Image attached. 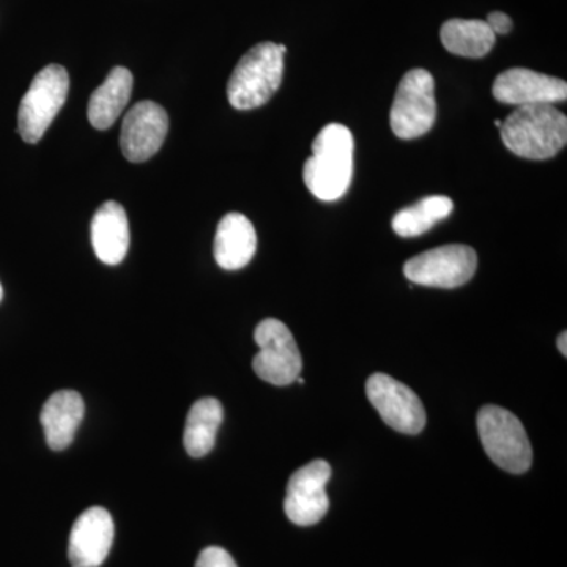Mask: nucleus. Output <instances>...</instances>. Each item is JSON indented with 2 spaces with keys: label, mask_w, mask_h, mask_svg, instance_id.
<instances>
[{
  "label": "nucleus",
  "mask_w": 567,
  "mask_h": 567,
  "mask_svg": "<svg viewBox=\"0 0 567 567\" xmlns=\"http://www.w3.org/2000/svg\"><path fill=\"white\" fill-rule=\"evenodd\" d=\"M353 134L341 123H330L317 134L303 178L309 192L323 203L341 199L353 177Z\"/></svg>",
  "instance_id": "obj_1"
},
{
  "label": "nucleus",
  "mask_w": 567,
  "mask_h": 567,
  "mask_svg": "<svg viewBox=\"0 0 567 567\" xmlns=\"http://www.w3.org/2000/svg\"><path fill=\"white\" fill-rule=\"evenodd\" d=\"M503 144L527 159L554 158L567 142V117L554 104H532L517 110L502 123Z\"/></svg>",
  "instance_id": "obj_2"
},
{
  "label": "nucleus",
  "mask_w": 567,
  "mask_h": 567,
  "mask_svg": "<svg viewBox=\"0 0 567 567\" xmlns=\"http://www.w3.org/2000/svg\"><path fill=\"white\" fill-rule=\"evenodd\" d=\"M286 51L284 44L265 41L246 52L227 82V99L235 110L251 111L270 102L281 87Z\"/></svg>",
  "instance_id": "obj_3"
},
{
  "label": "nucleus",
  "mask_w": 567,
  "mask_h": 567,
  "mask_svg": "<svg viewBox=\"0 0 567 567\" xmlns=\"http://www.w3.org/2000/svg\"><path fill=\"white\" fill-rule=\"evenodd\" d=\"M477 432L492 462L505 472L522 475L533 462L532 443L524 424L513 413L486 405L477 413Z\"/></svg>",
  "instance_id": "obj_4"
},
{
  "label": "nucleus",
  "mask_w": 567,
  "mask_h": 567,
  "mask_svg": "<svg viewBox=\"0 0 567 567\" xmlns=\"http://www.w3.org/2000/svg\"><path fill=\"white\" fill-rule=\"evenodd\" d=\"M70 91V78L62 65L44 66L33 78L18 111V132L28 144H37L58 117Z\"/></svg>",
  "instance_id": "obj_5"
},
{
  "label": "nucleus",
  "mask_w": 567,
  "mask_h": 567,
  "mask_svg": "<svg viewBox=\"0 0 567 567\" xmlns=\"http://www.w3.org/2000/svg\"><path fill=\"white\" fill-rule=\"evenodd\" d=\"M435 118L434 76L427 70H410L395 92L390 114L391 130L401 140H415L431 132Z\"/></svg>",
  "instance_id": "obj_6"
},
{
  "label": "nucleus",
  "mask_w": 567,
  "mask_h": 567,
  "mask_svg": "<svg viewBox=\"0 0 567 567\" xmlns=\"http://www.w3.org/2000/svg\"><path fill=\"white\" fill-rule=\"evenodd\" d=\"M254 339L260 349L252 361L259 379L275 386H287L300 377L303 360L293 334L281 320H262L254 331Z\"/></svg>",
  "instance_id": "obj_7"
},
{
  "label": "nucleus",
  "mask_w": 567,
  "mask_h": 567,
  "mask_svg": "<svg viewBox=\"0 0 567 567\" xmlns=\"http://www.w3.org/2000/svg\"><path fill=\"white\" fill-rule=\"evenodd\" d=\"M476 251L465 245H446L413 257L404 265L409 281L425 287L456 289L476 274Z\"/></svg>",
  "instance_id": "obj_8"
},
{
  "label": "nucleus",
  "mask_w": 567,
  "mask_h": 567,
  "mask_svg": "<svg viewBox=\"0 0 567 567\" xmlns=\"http://www.w3.org/2000/svg\"><path fill=\"white\" fill-rule=\"evenodd\" d=\"M369 402L394 431L416 435L425 427V410L415 391L386 374L369 377L365 383Z\"/></svg>",
  "instance_id": "obj_9"
},
{
  "label": "nucleus",
  "mask_w": 567,
  "mask_h": 567,
  "mask_svg": "<svg viewBox=\"0 0 567 567\" xmlns=\"http://www.w3.org/2000/svg\"><path fill=\"white\" fill-rule=\"evenodd\" d=\"M330 477L331 466L327 461L311 462L290 476L284 511L292 524L298 527H311L327 516L330 499L324 486Z\"/></svg>",
  "instance_id": "obj_10"
},
{
  "label": "nucleus",
  "mask_w": 567,
  "mask_h": 567,
  "mask_svg": "<svg viewBox=\"0 0 567 567\" xmlns=\"http://www.w3.org/2000/svg\"><path fill=\"white\" fill-rule=\"evenodd\" d=\"M169 132V117L158 103L134 104L123 118L121 148L132 163H144L159 152Z\"/></svg>",
  "instance_id": "obj_11"
},
{
  "label": "nucleus",
  "mask_w": 567,
  "mask_h": 567,
  "mask_svg": "<svg viewBox=\"0 0 567 567\" xmlns=\"http://www.w3.org/2000/svg\"><path fill=\"white\" fill-rule=\"evenodd\" d=\"M114 520L110 511L93 506L81 514L71 528L69 559L71 567H100L114 543Z\"/></svg>",
  "instance_id": "obj_12"
},
{
  "label": "nucleus",
  "mask_w": 567,
  "mask_h": 567,
  "mask_svg": "<svg viewBox=\"0 0 567 567\" xmlns=\"http://www.w3.org/2000/svg\"><path fill=\"white\" fill-rule=\"evenodd\" d=\"M496 102L513 106L566 102L567 84L559 78L528 69L503 71L494 82Z\"/></svg>",
  "instance_id": "obj_13"
},
{
  "label": "nucleus",
  "mask_w": 567,
  "mask_h": 567,
  "mask_svg": "<svg viewBox=\"0 0 567 567\" xmlns=\"http://www.w3.org/2000/svg\"><path fill=\"white\" fill-rule=\"evenodd\" d=\"M257 251V234L252 223L241 213H227L216 229L213 256L224 270H241Z\"/></svg>",
  "instance_id": "obj_14"
},
{
  "label": "nucleus",
  "mask_w": 567,
  "mask_h": 567,
  "mask_svg": "<svg viewBox=\"0 0 567 567\" xmlns=\"http://www.w3.org/2000/svg\"><path fill=\"white\" fill-rule=\"evenodd\" d=\"M84 399L73 390L58 391L44 402L40 413L48 446L52 451L66 450L84 420Z\"/></svg>",
  "instance_id": "obj_15"
},
{
  "label": "nucleus",
  "mask_w": 567,
  "mask_h": 567,
  "mask_svg": "<svg viewBox=\"0 0 567 567\" xmlns=\"http://www.w3.org/2000/svg\"><path fill=\"white\" fill-rule=\"evenodd\" d=\"M92 246L106 265H118L130 249V223L125 208L107 200L96 210L91 224Z\"/></svg>",
  "instance_id": "obj_16"
},
{
  "label": "nucleus",
  "mask_w": 567,
  "mask_h": 567,
  "mask_svg": "<svg viewBox=\"0 0 567 567\" xmlns=\"http://www.w3.org/2000/svg\"><path fill=\"white\" fill-rule=\"evenodd\" d=\"M132 71L123 69V66L112 69L106 81L92 93L91 100H89L87 115L93 128L102 130V132L110 130L125 111L126 104L132 99Z\"/></svg>",
  "instance_id": "obj_17"
},
{
  "label": "nucleus",
  "mask_w": 567,
  "mask_h": 567,
  "mask_svg": "<svg viewBox=\"0 0 567 567\" xmlns=\"http://www.w3.org/2000/svg\"><path fill=\"white\" fill-rule=\"evenodd\" d=\"M224 409L218 399L204 398L194 402L186 417L183 445L192 457H204L215 447L221 427Z\"/></svg>",
  "instance_id": "obj_18"
},
{
  "label": "nucleus",
  "mask_w": 567,
  "mask_h": 567,
  "mask_svg": "<svg viewBox=\"0 0 567 567\" xmlns=\"http://www.w3.org/2000/svg\"><path fill=\"white\" fill-rule=\"evenodd\" d=\"M443 47L461 58L481 59L494 48L496 35L486 21L450 20L440 31Z\"/></svg>",
  "instance_id": "obj_19"
},
{
  "label": "nucleus",
  "mask_w": 567,
  "mask_h": 567,
  "mask_svg": "<svg viewBox=\"0 0 567 567\" xmlns=\"http://www.w3.org/2000/svg\"><path fill=\"white\" fill-rule=\"evenodd\" d=\"M453 208L454 204L450 197H424L420 203L404 208L394 216L393 230L399 237H420V235L429 233L436 223L446 219Z\"/></svg>",
  "instance_id": "obj_20"
},
{
  "label": "nucleus",
  "mask_w": 567,
  "mask_h": 567,
  "mask_svg": "<svg viewBox=\"0 0 567 567\" xmlns=\"http://www.w3.org/2000/svg\"><path fill=\"white\" fill-rule=\"evenodd\" d=\"M194 567H238L229 551L221 547H207L200 551Z\"/></svg>",
  "instance_id": "obj_21"
},
{
  "label": "nucleus",
  "mask_w": 567,
  "mask_h": 567,
  "mask_svg": "<svg viewBox=\"0 0 567 567\" xmlns=\"http://www.w3.org/2000/svg\"><path fill=\"white\" fill-rule=\"evenodd\" d=\"M486 22L495 35H507V33L513 31V20L503 11H492Z\"/></svg>",
  "instance_id": "obj_22"
},
{
  "label": "nucleus",
  "mask_w": 567,
  "mask_h": 567,
  "mask_svg": "<svg viewBox=\"0 0 567 567\" xmlns=\"http://www.w3.org/2000/svg\"><path fill=\"white\" fill-rule=\"evenodd\" d=\"M558 350L563 353V357H567V333L563 331L561 334L558 336L557 341Z\"/></svg>",
  "instance_id": "obj_23"
},
{
  "label": "nucleus",
  "mask_w": 567,
  "mask_h": 567,
  "mask_svg": "<svg viewBox=\"0 0 567 567\" xmlns=\"http://www.w3.org/2000/svg\"><path fill=\"white\" fill-rule=\"evenodd\" d=\"M3 298V287L2 284H0V301H2Z\"/></svg>",
  "instance_id": "obj_24"
},
{
  "label": "nucleus",
  "mask_w": 567,
  "mask_h": 567,
  "mask_svg": "<svg viewBox=\"0 0 567 567\" xmlns=\"http://www.w3.org/2000/svg\"><path fill=\"white\" fill-rule=\"evenodd\" d=\"M502 123H503V122L495 121V126H496V128H502Z\"/></svg>",
  "instance_id": "obj_25"
}]
</instances>
